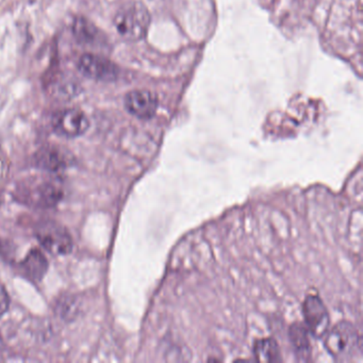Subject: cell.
<instances>
[{"instance_id":"cell-1","label":"cell","mask_w":363,"mask_h":363,"mask_svg":"<svg viewBox=\"0 0 363 363\" xmlns=\"http://www.w3.org/2000/svg\"><path fill=\"white\" fill-rule=\"evenodd\" d=\"M151 13L139 1L124 4L114 18L116 32L124 40L137 42L145 38L151 26Z\"/></svg>"},{"instance_id":"cell-2","label":"cell","mask_w":363,"mask_h":363,"mask_svg":"<svg viewBox=\"0 0 363 363\" xmlns=\"http://www.w3.org/2000/svg\"><path fill=\"white\" fill-rule=\"evenodd\" d=\"M323 338L325 350L334 360H352L360 352V336L350 322H340L328 329Z\"/></svg>"},{"instance_id":"cell-3","label":"cell","mask_w":363,"mask_h":363,"mask_svg":"<svg viewBox=\"0 0 363 363\" xmlns=\"http://www.w3.org/2000/svg\"><path fill=\"white\" fill-rule=\"evenodd\" d=\"M18 198L36 208H51L60 202L62 190L53 180L32 178L18 188Z\"/></svg>"},{"instance_id":"cell-4","label":"cell","mask_w":363,"mask_h":363,"mask_svg":"<svg viewBox=\"0 0 363 363\" xmlns=\"http://www.w3.org/2000/svg\"><path fill=\"white\" fill-rule=\"evenodd\" d=\"M36 237L43 247L53 255H67L73 249L71 235L65 227L57 221H41L36 228Z\"/></svg>"},{"instance_id":"cell-5","label":"cell","mask_w":363,"mask_h":363,"mask_svg":"<svg viewBox=\"0 0 363 363\" xmlns=\"http://www.w3.org/2000/svg\"><path fill=\"white\" fill-rule=\"evenodd\" d=\"M303 315L309 334L321 339L329 329L330 317L325 303L317 295L306 297L303 303Z\"/></svg>"},{"instance_id":"cell-6","label":"cell","mask_w":363,"mask_h":363,"mask_svg":"<svg viewBox=\"0 0 363 363\" xmlns=\"http://www.w3.org/2000/svg\"><path fill=\"white\" fill-rule=\"evenodd\" d=\"M78 69L85 77L98 81H114L120 75V69L116 63L93 53H85L80 57Z\"/></svg>"},{"instance_id":"cell-7","label":"cell","mask_w":363,"mask_h":363,"mask_svg":"<svg viewBox=\"0 0 363 363\" xmlns=\"http://www.w3.org/2000/svg\"><path fill=\"white\" fill-rule=\"evenodd\" d=\"M53 130L65 137H77L83 135L89 129L90 122L83 111L69 108L58 111L53 116Z\"/></svg>"},{"instance_id":"cell-8","label":"cell","mask_w":363,"mask_h":363,"mask_svg":"<svg viewBox=\"0 0 363 363\" xmlns=\"http://www.w3.org/2000/svg\"><path fill=\"white\" fill-rule=\"evenodd\" d=\"M158 98L147 90L129 92L125 97V107L129 114L141 120H149L155 116L158 109Z\"/></svg>"},{"instance_id":"cell-9","label":"cell","mask_w":363,"mask_h":363,"mask_svg":"<svg viewBox=\"0 0 363 363\" xmlns=\"http://www.w3.org/2000/svg\"><path fill=\"white\" fill-rule=\"evenodd\" d=\"M20 270L32 282H41L48 270V261L40 249H32L20 263Z\"/></svg>"},{"instance_id":"cell-10","label":"cell","mask_w":363,"mask_h":363,"mask_svg":"<svg viewBox=\"0 0 363 363\" xmlns=\"http://www.w3.org/2000/svg\"><path fill=\"white\" fill-rule=\"evenodd\" d=\"M36 165L48 172H59L67 166V157L57 147L48 146L40 149L34 156Z\"/></svg>"},{"instance_id":"cell-11","label":"cell","mask_w":363,"mask_h":363,"mask_svg":"<svg viewBox=\"0 0 363 363\" xmlns=\"http://www.w3.org/2000/svg\"><path fill=\"white\" fill-rule=\"evenodd\" d=\"M289 334H290V341L295 355L301 360H309L313 350H311L309 331L307 327L301 323L293 324Z\"/></svg>"},{"instance_id":"cell-12","label":"cell","mask_w":363,"mask_h":363,"mask_svg":"<svg viewBox=\"0 0 363 363\" xmlns=\"http://www.w3.org/2000/svg\"><path fill=\"white\" fill-rule=\"evenodd\" d=\"M74 36L80 44H95L100 38V32L93 22L85 18H77L71 26Z\"/></svg>"},{"instance_id":"cell-13","label":"cell","mask_w":363,"mask_h":363,"mask_svg":"<svg viewBox=\"0 0 363 363\" xmlns=\"http://www.w3.org/2000/svg\"><path fill=\"white\" fill-rule=\"evenodd\" d=\"M254 356L260 362H279L282 361L278 344L273 338L258 340L254 345Z\"/></svg>"},{"instance_id":"cell-14","label":"cell","mask_w":363,"mask_h":363,"mask_svg":"<svg viewBox=\"0 0 363 363\" xmlns=\"http://www.w3.org/2000/svg\"><path fill=\"white\" fill-rule=\"evenodd\" d=\"M50 91L55 97L69 100L79 93V85L67 78H58L57 81L51 82Z\"/></svg>"},{"instance_id":"cell-15","label":"cell","mask_w":363,"mask_h":363,"mask_svg":"<svg viewBox=\"0 0 363 363\" xmlns=\"http://www.w3.org/2000/svg\"><path fill=\"white\" fill-rule=\"evenodd\" d=\"M55 311L61 319L69 322L77 317L79 306H78V301L73 296L61 297L55 305Z\"/></svg>"},{"instance_id":"cell-16","label":"cell","mask_w":363,"mask_h":363,"mask_svg":"<svg viewBox=\"0 0 363 363\" xmlns=\"http://www.w3.org/2000/svg\"><path fill=\"white\" fill-rule=\"evenodd\" d=\"M10 306V297L5 287L0 285V319L6 315Z\"/></svg>"},{"instance_id":"cell-17","label":"cell","mask_w":363,"mask_h":363,"mask_svg":"<svg viewBox=\"0 0 363 363\" xmlns=\"http://www.w3.org/2000/svg\"><path fill=\"white\" fill-rule=\"evenodd\" d=\"M4 348H5V343H4L3 337H1V334H0V352L4 350Z\"/></svg>"}]
</instances>
